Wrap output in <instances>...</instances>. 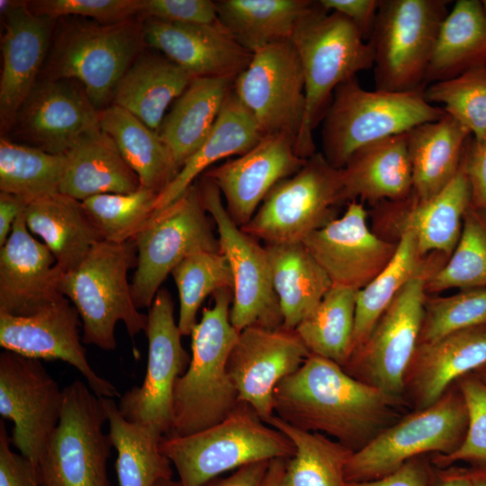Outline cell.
<instances>
[{
	"label": "cell",
	"instance_id": "1",
	"mask_svg": "<svg viewBox=\"0 0 486 486\" xmlns=\"http://www.w3.org/2000/svg\"><path fill=\"white\" fill-rule=\"evenodd\" d=\"M401 402L316 355L274 392L276 417L294 428L324 434L354 452L397 421Z\"/></svg>",
	"mask_w": 486,
	"mask_h": 486
},
{
	"label": "cell",
	"instance_id": "2",
	"mask_svg": "<svg viewBox=\"0 0 486 486\" xmlns=\"http://www.w3.org/2000/svg\"><path fill=\"white\" fill-rule=\"evenodd\" d=\"M191 333V361L174 387L171 435L185 436L213 426L237 407L238 392L227 371L239 332L230 313L233 290L216 292ZM168 434V435H170Z\"/></svg>",
	"mask_w": 486,
	"mask_h": 486
},
{
	"label": "cell",
	"instance_id": "3",
	"mask_svg": "<svg viewBox=\"0 0 486 486\" xmlns=\"http://www.w3.org/2000/svg\"><path fill=\"white\" fill-rule=\"evenodd\" d=\"M292 42L298 53L305 82V112L295 143L297 154L316 153L313 131L343 82L373 68L374 51L357 28L345 16L316 8L299 25Z\"/></svg>",
	"mask_w": 486,
	"mask_h": 486
},
{
	"label": "cell",
	"instance_id": "4",
	"mask_svg": "<svg viewBox=\"0 0 486 486\" xmlns=\"http://www.w3.org/2000/svg\"><path fill=\"white\" fill-rule=\"evenodd\" d=\"M425 90L370 91L356 76L343 82L323 117V156L333 166L343 168L359 148L440 120L446 111L429 103Z\"/></svg>",
	"mask_w": 486,
	"mask_h": 486
},
{
	"label": "cell",
	"instance_id": "5",
	"mask_svg": "<svg viewBox=\"0 0 486 486\" xmlns=\"http://www.w3.org/2000/svg\"><path fill=\"white\" fill-rule=\"evenodd\" d=\"M159 446L176 469L182 486H203L227 471L276 458L287 460L295 454L292 442L245 402L203 430L163 436Z\"/></svg>",
	"mask_w": 486,
	"mask_h": 486
},
{
	"label": "cell",
	"instance_id": "6",
	"mask_svg": "<svg viewBox=\"0 0 486 486\" xmlns=\"http://www.w3.org/2000/svg\"><path fill=\"white\" fill-rule=\"evenodd\" d=\"M137 266L133 240L96 243L74 269L63 274L59 291L76 309L82 341L106 351L116 347L115 326L122 321L133 338L147 326V315L135 306L128 272Z\"/></svg>",
	"mask_w": 486,
	"mask_h": 486
},
{
	"label": "cell",
	"instance_id": "7",
	"mask_svg": "<svg viewBox=\"0 0 486 486\" xmlns=\"http://www.w3.org/2000/svg\"><path fill=\"white\" fill-rule=\"evenodd\" d=\"M142 24L135 16L115 23L63 18L53 39L43 78L78 82L101 111L144 44Z\"/></svg>",
	"mask_w": 486,
	"mask_h": 486
},
{
	"label": "cell",
	"instance_id": "8",
	"mask_svg": "<svg viewBox=\"0 0 486 486\" xmlns=\"http://www.w3.org/2000/svg\"><path fill=\"white\" fill-rule=\"evenodd\" d=\"M467 428L466 402L455 382L436 402L397 420L354 452L346 466V481L381 479L426 453L450 454L462 445Z\"/></svg>",
	"mask_w": 486,
	"mask_h": 486
},
{
	"label": "cell",
	"instance_id": "9",
	"mask_svg": "<svg viewBox=\"0 0 486 486\" xmlns=\"http://www.w3.org/2000/svg\"><path fill=\"white\" fill-rule=\"evenodd\" d=\"M64 389L58 426L38 462L39 486H111L107 461L112 443L100 397L84 382Z\"/></svg>",
	"mask_w": 486,
	"mask_h": 486
},
{
	"label": "cell",
	"instance_id": "10",
	"mask_svg": "<svg viewBox=\"0 0 486 486\" xmlns=\"http://www.w3.org/2000/svg\"><path fill=\"white\" fill-rule=\"evenodd\" d=\"M446 0H381L369 42L375 89L407 92L426 87L425 76Z\"/></svg>",
	"mask_w": 486,
	"mask_h": 486
},
{
	"label": "cell",
	"instance_id": "11",
	"mask_svg": "<svg viewBox=\"0 0 486 486\" xmlns=\"http://www.w3.org/2000/svg\"><path fill=\"white\" fill-rule=\"evenodd\" d=\"M344 203L342 168L316 152L271 189L241 229L265 244L302 242L336 219Z\"/></svg>",
	"mask_w": 486,
	"mask_h": 486
},
{
	"label": "cell",
	"instance_id": "12",
	"mask_svg": "<svg viewBox=\"0 0 486 486\" xmlns=\"http://www.w3.org/2000/svg\"><path fill=\"white\" fill-rule=\"evenodd\" d=\"M132 240L137 266L130 288L139 310L149 309L162 283L185 257L198 251L220 250L196 184L154 212Z\"/></svg>",
	"mask_w": 486,
	"mask_h": 486
},
{
	"label": "cell",
	"instance_id": "13",
	"mask_svg": "<svg viewBox=\"0 0 486 486\" xmlns=\"http://www.w3.org/2000/svg\"><path fill=\"white\" fill-rule=\"evenodd\" d=\"M198 185L204 209L215 224L220 250L232 274V326L238 332L250 326L271 329L283 327L265 246L232 220L213 181L202 176Z\"/></svg>",
	"mask_w": 486,
	"mask_h": 486
},
{
	"label": "cell",
	"instance_id": "14",
	"mask_svg": "<svg viewBox=\"0 0 486 486\" xmlns=\"http://www.w3.org/2000/svg\"><path fill=\"white\" fill-rule=\"evenodd\" d=\"M428 274L410 280L342 366L352 377L402 400L405 376L418 345Z\"/></svg>",
	"mask_w": 486,
	"mask_h": 486
},
{
	"label": "cell",
	"instance_id": "15",
	"mask_svg": "<svg viewBox=\"0 0 486 486\" xmlns=\"http://www.w3.org/2000/svg\"><path fill=\"white\" fill-rule=\"evenodd\" d=\"M148 362L144 380L120 398L119 410L133 423L153 427L163 436L172 431L174 387L191 356L184 348L166 288L158 292L147 315Z\"/></svg>",
	"mask_w": 486,
	"mask_h": 486
},
{
	"label": "cell",
	"instance_id": "16",
	"mask_svg": "<svg viewBox=\"0 0 486 486\" xmlns=\"http://www.w3.org/2000/svg\"><path fill=\"white\" fill-rule=\"evenodd\" d=\"M252 53L249 65L234 80V94L263 136L284 134L296 143L306 104L298 53L292 41L269 44Z\"/></svg>",
	"mask_w": 486,
	"mask_h": 486
},
{
	"label": "cell",
	"instance_id": "17",
	"mask_svg": "<svg viewBox=\"0 0 486 486\" xmlns=\"http://www.w3.org/2000/svg\"><path fill=\"white\" fill-rule=\"evenodd\" d=\"M64 389L38 359L0 354V415L14 423L11 443L36 466L58 426Z\"/></svg>",
	"mask_w": 486,
	"mask_h": 486
},
{
	"label": "cell",
	"instance_id": "18",
	"mask_svg": "<svg viewBox=\"0 0 486 486\" xmlns=\"http://www.w3.org/2000/svg\"><path fill=\"white\" fill-rule=\"evenodd\" d=\"M295 329L250 326L239 332L227 371L238 401L250 405L266 423L274 416V392L310 356Z\"/></svg>",
	"mask_w": 486,
	"mask_h": 486
},
{
	"label": "cell",
	"instance_id": "19",
	"mask_svg": "<svg viewBox=\"0 0 486 486\" xmlns=\"http://www.w3.org/2000/svg\"><path fill=\"white\" fill-rule=\"evenodd\" d=\"M80 316L61 296L28 316L0 313V346L21 356L44 360H62L75 367L98 397L120 396L116 387L90 365L79 335Z\"/></svg>",
	"mask_w": 486,
	"mask_h": 486
},
{
	"label": "cell",
	"instance_id": "20",
	"mask_svg": "<svg viewBox=\"0 0 486 486\" xmlns=\"http://www.w3.org/2000/svg\"><path fill=\"white\" fill-rule=\"evenodd\" d=\"M327 274L332 286L358 291L369 284L393 256L397 241L382 238L367 223L363 202L352 201L340 217L302 241Z\"/></svg>",
	"mask_w": 486,
	"mask_h": 486
},
{
	"label": "cell",
	"instance_id": "21",
	"mask_svg": "<svg viewBox=\"0 0 486 486\" xmlns=\"http://www.w3.org/2000/svg\"><path fill=\"white\" fill-rule=\"evenodd\" d=\"M98 127L99 111L78 82L49 78L36 84L12 126L26 145L57 155Z\"/></svg>",
	"mask_w": 486,
	"mask_h": 486
},
{
	"label": "cell",
	"instance_id": "22",
	"mask_svg": "<svg viewBox=\"0 0 486 486\" xmlns=\"http://www.w3.org/2000/svg\"><path fill=\"white\" fill-rule=\"evenodd\" d=\"M295 149V140L284 134L264 136L245 154L208 169L224 198L225 208L238 226H245L271 189L295 174L306 162Z\"/></svg>",
	"mask_w": 486,
	"mask_h": 486
},
{
	"label": "cell",
	"instance_id": "23",
	"mask_svg": "<svg viewBox=\"0 0 486 486\" xmlns=\"http://www.w3.org/2000/svg\"><path fill=\"white\" fill-rule=\"evenodd\" d=\"M144 44L187 71L193 77L236 78L249 65L253 53L221 25L143 21Z\"/></svg>",
	"mask_w": 486,
	"mask_h": 486
},
{
	"label": "cell",
	"instance_id": "24",
	"mask_svg": "<svg viewBox=\"0 0 486 486\" xmlns=\"http://www.w3.org/2000/svg\"><path fill=\"white\" fill-rule=\"evenodd\" d=\"M23 212L0 248V313L13 316L34 314L63 296L64 272L47 246L32 235Z\"/></svg>",
	"mask_w": 486,
	"mask_h": 486
},
{
	"label": "cell",
	"instance_id": "25",
	"mask_svg": "<svg viewBox=\"0 0 486 486\" xmlns=\"http://www.w3.org/2000/svg\"><path fill=\"white\" fill-rule=\"evenodd\" d=\"M54 21L32 13L28 1L4 16L0 76L2 130L12 128L20 108L38 83Z\"/></svg>",
	"mask_w": 486,
	"mask_h": 486
},
{
	"label": "cell",
	"instance_id": "26",
	"mask_svg": "<svg viewBox=\"0 0 486 486\" xmlns=\"http://www.w3.org/2000/svg\"><path fill=\"white\" fill-rule=\"evenodd\" d=\"M486 364V326L418 343L405 376L416 410L436 402L461 377Z\"/></svg>",
	"mask_w": 486,
	"mask_h": 486
},
{
	"label": "cell",
	"instance_id": "27",
	"mask_svg": "<svg viewBox=\"0 0 486 486\" xmlns=\"http://www.w3.org/2000/svg\"><path fill=\"white\" fill-rule=\"evenodd\" d=\"M345 202L371 204L398 202L413 192L406 133L383 139L356 150L342 168Z\"/></svg>",
	"mask_w": 486,
	"mask_h": 486
},
{
	"label": "cell",
	"instance_id": "28",
	"mask_svg": "<svg viewBox=\"0 0 486 486\" xmlns=\"http://www.w3.org/2000/svg\"><path fill=\"white\" fill-rule=\"evenodd\" d=\"M59 193L76 200L103 194H130L140 187L112 138L100 127L83 135L68 150Z\"/></svg>",
	"mask_w": 486,
	"mask_h": 486
},
{
	"label": "cell",
	"instance_id": "29",
	"mask_svg": "<svg viewBox=\"0 0 486 486\" xmlns=\"http://www.w3.org/2000/svg\"><path fill=\"white\" fill-rule=\"evenodd\" d=\"M392 202L401 220L399 228L413 230L423 256L440 253L450 257L461 237L464 213L471 205V189L461 165L446 186L428 200L418 202L412 192L408 198Z\"/></svg>",
	"mask_w": 486,
	"mask_h": 486
},
{
	"label": "cell",
	"instance_id": "30",
	"mask_svg": "<svg viewBox=\"0 0 486 486\" xmlns=\"http://www.w3.org/2000/svg\"><path fill=\"white\" fill-rule=\"evenodd\" d=\"M471 137L470 130L448 113L406 132L413 194L418 202L428 200L454 178Z\"/></svg>",
	"mask_w": 486,
	"mask_h": 486
},
{
	"label": "cell",
	"instance_id": "31",
	"mask_svg": "<svg viewBox=\"0 0 486 486\" xmlns=\"http://www.w3.org/2000/svg\"><path fill=\"white\" fill-rule=\"evenodd\" d=\"M263 137L253 115L232 89L206 140L184 163L169 184L158 194L155 212L178 199L215 162L245 154Z\"/></svg>",
	"mask_w": 486,
	"mask_h": 486
},
{
	"label": "cell",
	"instance_id": "32",
	"mask_svg": "<svg viewBox=\"0 0 486 486\" xmlns=\"http://www.w3.org/2000/svg\"><path fill=\"white\" fill-rule=\"evenodd\" d=\"M23 215L30 232L42 239L64 273L76 268L103 240L82 202L61 193L29 202Z\"/></svg>",
	"mask_w": 486,
	"mask_h": 486
},
{
	"label": "cell",
	"instance_id": "33",
	"mask_svg": "<svg viewBox=\"0 0 486 486\" xmlns=\"http://www.w3.org/2000/svg\"><path fill=\"white\" fill-rule=\"evenodd\" d=\"M234 78L194 77L175 101L158 130L180 170L212 130Z\"/></svg>",
	"mask_w": 486,
	"mask_h": 486
},
{
	"label": "cell",
	"instance_id": "34",
	"mask_svg": "<svg viewBox=\"0 0 486 486\" xmlns=\"http://www.w3.org/2000/svg\"><path fill=\"white\" fill-rule=\"evenodd\" d=\"M193 78L164 55L141 53L120 80L112 104L158 131L168 105L184 93Z\"/></svg>",
	"mask_w": 486,
	"mask_h": 486
},
{
	"label": "cell",
	"instance_id": "35",
	"mask_svg": "<svg viewBox=\"0 0 486 486\" xmlns=\"http://www.w3.org/2000/svg\"><path fill=\"white\" fill-rule=\"evenodd\" d=\"M265 248L283 327L295 329L332 287L331 281L302 242L265 244Z\"/></svg>",
	"mask_w": 486,
	"mask_h": 486
},
{
	"label": "cell",
	"instance_id": "36",
	"mask_svg": "<svg viewBox=\"0 0 486 486\" xmlns=\"http://www.w3.org/2000/svg\"><path fill=\"white\" fill-rule=\"evenodd\" d=\"M215 4L221 25L253 52L269 44L292 41L318 1L220 0Z\"/></svg>",
	"mask_w": 486,
	"mask_h": 486
},
{
	"label": "cell",
	"instance_id": "37",
	"mask_svg": "<svg viewBox=\"0 0 486 486\" xmlns=\"http://www.w3.org/2000/svg\"><path fill=\"white\" fill-rule=\"evenodd\" d=\"M486 67V14L482 1L458 0L443 20L425 83Z\"/></svg>",
	"mask_w": 486,
	"mask_h": 486
},
{
	"label": "cell",
	"instance_id": "38",
	"mask_svg": "<svg viewBox=\"0 0 486 486\" xmlns=\"http://www.w3.org/2000/svg\"><path fill=\"white\" fill-rule=\"evenodd\" d=\"M99 126L136 173L140 186L161 193L179 169L158 131L127 110L111 104L99 111Z\"/></svg>",
	"mask_w": 486,
	"mask_h": 486
},
{
	"label": "cell",
	"instance_id": "39",
	"mask_svg": "<svg viewBox=\"0 0 486 486\" xmlns=\"http://www.w3.org/2000/svg\"><path fill=\"white\" fill-rule=\"evenodd\" d=\"M396 251L387 266L356 295L352 352L369 337L379 318L398 292L413 278L432 274L440 266L423 256L413 230L398 229Z\"/></svg>",
	"mask_w": 486,
	"mask_h": 486
},
{
	"label": "cell",
	"instance_id": "40",
	"mask_svg": "<svg viewBox=\"0 0 486 486\" xmlns=\"http://www.w3.org/2000/svg\"><path fill=\"white\" fill-rule=\"evenodd\" d=\"M100 400L107 416L108 435L117 452L120 486H154L159 480L172 479V464L159 446L163 435L153 427L127 420L112 398Z\"/></svg>",
	"mask_w": 486,
	"mask_h": 486
},
{
	"label": "cell",
	"instance_id": "41",
	"mask_svg": "<svg viewBox=\"0 0 486 486\" xmlns=\"http://www.w3.org/2000/svg\"><path fill=\"white\" fill-rule=\"evenodd\" d=\"M294 445L279 486H347L345 470L354 451L329 436L294 428L275 415L267 422Z\"/></svg>",
	"mask_w": 486,
	"mask_h": 486
},
{
	"label": "cell",
	"instance_id": "42",
	"mask_svg": "<svg viewBox=\"0 0 486 486\" xmlns=\"http://www.w3.org/2000/svg\"><path fill=\"white\" fill-rule=\"evenodd\" d=\"M355 290L332 286L295 331L310 352L343 366L352 353Z\"/></svg>",
	"mask_w": 486,
	"mask_h": 486
},
{
	"label": "cell",
	"instance_id": "43",
	"mask_svg": "<svg viewBox=\"0 0 486 486\" xmlns=\"http://www.w3.org/2000/svg\"><path fill=\"white\" fill-rule=\"evenodd\" d=\"M65 155L0 140V191L14 194L27 203L59 193Z\"/></svg>",
	"mask_w": 486,
	"mask_h": 486
},
{
	"label": "cell",
	"instance_id": "44",
	"mask_svg": "<svg viewBox=\"0 0 486 486\" xmlns=\"http://www.w3.org/2000/svg\"><path fill=\"white\" fill-rule=\"evenodd\" d=\"M486 287V212L472 204L460 239L446 263L426 280L427 292Z\"/></svg>",
	"mask_w": 486,
	"mask_h": 486
},
{
	"label": "cell",
	"instance_id": "45",
	"mask_svg": "<svg viewBox=\"0 0 486 486\" xmlns=\"http://www.w3.org/2000/svg\"><path fill=\"white\" fill-rule=\"evenodd\" d=\"M171 274L179 295L177 325L183 336H190L204 300L220 290H233L230 265L220 250L198 251L181 261Z\"/></svg>",
	"mask_w": 486,
	"mask_h": 486
},
{
	"label": "cell",
	"instance_id": "46",
	"mask_svg": "<svg viewBox=\"0 0 486 486\" xmlns=\"http://www.w3.org/2000/svg\"><path fill=\"white\" fill-rule=\"evenodd\" d=\"M158 194L140 187L130 194H103L82 202L83 208L103 240H132L155 212Z\"/></svg>",
	"mask_w": 486,
	"mask_h": 486
},
{
	"label": "cell",
	"instance_id": "47",
	"mask_svg": "<svg viewBox=\"0 0 486 486\" xmlns=\"http://www.w3.org/2000/svg\"><path fill=\"white\" fill-rule=\"evenodd\" d=\"M425 94L429 103L444 104L446 112L465 126L474 139L486 137V67L432 83Z\"/></svg>",
	"mask_w": 486,
	"mask_h": 486
},
{
	"label": "cell",
	"instance_id": "48",
	"mask_svg": "<svg viewBox=\"0 0 486 486\" xmlns=\"http://www.w3.org/2000/svg\"><path fill=\"white\" fill-rule=\"evenodd\" d=\"M486 326V287L427 297L418 343L432 342L469 328Z\"/></svg>",
	"mask_w": 486,
	"mask_h": 486
},
{
	"label": "cell",
	"instance_id": "49",
	"mask_svg": "<svg viewBox=\"0 0 486 486\" xmlns=\"http://www.w3.org/2000/svg\"><path fill=\"white\" fill-rule=\"evenodd\" d=\"M468 410V428L462 445L447 455L436 454L437 468L464 461L486 465V383L472 372L456 381Z\"/></svg>",
	"mask_w": 486,
	"mask_h": 486
},
{
	"label": "cell",
	"instance_id": "50",
	"mask_svg": "<svg viewBox=\"0 0 486 486\" xmlns=\"http://www.w3.org/2000/svg\"><path fill=\"white\" fill-rule=\"evenodd\" d=\"M141 0H36L29 9L51 20L65 17L90 18L101 23H115L140 14Z\"/></svg>",
	"mask_w": 486,
	"mask_h": 486
},
{
	"label": "cell",
	"instance_id": "51",
	"mask_svg": "<svg viewBox=\"0 0 486 486\" xmlns=\"http://www.w3.org/2000/svg\"><path fill=\"white\" fill-rule=\"evenodd\" d=\"M139 14L171 22H220L215 1L211 0H141Z\"/></svg>",
	"mask_w": 486,
	"mask_h": 486
},
{
	"label": "cell",
	"instance_id": "52",
	"mask_svg": "<svg viewBox=\"0 0 486 486\" xmlns=\"http://www.w3.org/2000/svg\"><path fill=\"white\" fill-rule=\"evenodd\" d=\"M11 438L0 421V486H39L37 466L11 449Z\"/></svg>",
	"mask_w": 486,
	"mask_h": 486
},
{
	"label": "cell",
	"instance_id": "53",
	"mask_svg": "<svg viewBox=\"0 0 486 486\" xmlns=\"http://www.w3.org/2000/svg\"><path fill=\"white\" fill-rule=\"evenodd\" d=\"M461 166L471 189V204L486 212V137L467 141Z\"/></svg>",
	"mask_w": 486,
	"mask_h": 486
},
{
	"label": "cell",
	"instance_id": "54",
	"mask_svg": "<svg viewBox=\"0 0 486 486\" xmlns=\"http://www.w3.org/2000/svg\"><path fill=\"white\" fill-rule=\"evenodd\" d=\"M327 12H336L348 19L369 40L377 16L380 0H320Z\"/></svg>",
	"mask_w": 486,
	"mask_h": 486
},
{
	"label": "cell",
	"instance_id": "55",
	"mask_svg": "<svg viewBox=\"0 0 486 486\" xmlns=\"http://www.w3.org/2000/svg\"><path fill=\"white\" fill-rule=\"evenodd\" d=\"M431 470L418 459L405 463L394 472L378 480L349 482L347 486H430Z\"/></svg>",
	"mask_w": 486,
	"mask_h": 486
},
{
	"label": "cell",
	"instance_id": "56",
	"mask_svg": "<svg viewBox=\"0 0 486 486\" xmlns=\"http://www.w3.org/2000/svg\"><path fill=\"white\" fill-rule=\"evenodd\" d=\"M270 461L242 466L227 477H217L203 486H261Z\"/></svg>",
	"mask_w": 486,
	"mask_h": 486
},
{
	"label": "cell",
	"instance_id": "57",
	"mask_svg": "<svg viewBox=\"0 0 486 486\" xmlns=\"http://www.w3.org/2000/svg\"><path fill=\"white\" fill-rule=\"evenodd\" d=\"M27 204L20 197L0 191V248L5 244L15 220L24 212Z\"/></svg>",
	"mask_w": 486,
	"mask_h": 486
},
{
	"label": "cell",
	"instance_id": "58",
	"mask_svg": "<svg viewBox=\"0 0 486 486\" xmlns=\"http://www.w3.org/2000/svg\"><path fill=\"white\" fill-rule=\"evenodd\" d=\"M436 474L435 486H473L474 467L451 469Z\"/></svg>",
	"mask_w": 486,
	"mask_h": 486
},
{
	"label": "cell",
	"instance_id": "59",
	"mask_svg": "<svg viewBox=\"0 0 486 486\" xmlns=\"http://www.w3.org/2000/svg\"><path fill=\"white\" fill-rule=\"evenodd\" d=\"M285 459H273L269 462L266 474L261 486H279L285 468Z\"/></svg>",
	"mask_w": 486,
	"mask_h": 486
},
{
	"label": "cell",
	"instance_id": "60",
	"mask_svg": "<svg viewBox=\"0 0 486 486\" xmlns=\"http://www.w3.org/2000/svg\"><path fill=\"white\" fill-rule=\"evenodd\" d=\"M473 486H486V465H475Z\"/></svg>",
	"mask_w": 486,
	"mask_h": 486
},
{
	"label": "cell",
	"instance_id": "61",
	"mask_svg": "<svg viewBox=\"0 0 486 486\" xmlns=\"http://www.w3.org/2000/svg\"><path fill=\"white\" fill-rule=\"evenodd\" d=\"M26 1L17 0H1L0 1V13L2 16H4L11 10L23 4Z\"/></svg>",
	"mask_w": 486,
	"mask_h": 486
},
{
	"label": "cell",
	"instance_id": "62",
	"mask_svg": "<svg viewBox=\"0 0 486 486\" xmlns=\"http://www.w3.org/2000/svg\"><path fill=\"white\" fill-rule=\"evenodd\" d=\"M154 486H182L180 482L174 481L172 479H162L155 483Z\"/></svg>",
	"mask_w": 486,
	"mask_h": 486
},
{
	"label": "cell",
	"instance_id": "63",
	"mask_svg": "<svg viewBox=\"0 0 486 486\" xmlns=\"http://www.w3.org/2000/svg\"><path fill=\"white\" fill-rule=\"evenodd\" d=\"M474 373L478 375V377L486 383V364L479 368L478 370L474 371Z\"/></svg>",
	"mask_w": 486,
	"mask_h": 486
},
{
	"label": "cell",
	"instance_id": "64",
	"mask_svg": "<svg viewBox=\"0 0 486 486\" xmlns=\"http://www.w3.org/2000/svg\"><path fill=\"white\" fill-rule=\"evenodd\" d=\"M482 4H483V8H484V11H485V14H486V0H483L482 1Z\"/></svg>",
	"mask_w": 486,
	"mask_h": 486
}]
</instances>
